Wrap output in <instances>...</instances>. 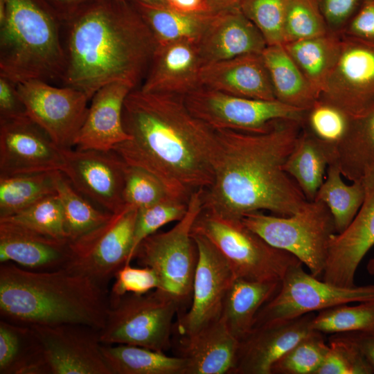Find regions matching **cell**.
Returning a JSON list of instances; mask_svg holds the SVG:
<instances>
[{"instance_id": "cell-1", "label": "cell", "mask_w": 374, "mask_h": 374, "mask_svg": "<svg viewBox=\"0 0 374 374\" xmlns=\"http://www.w3.org/2000/svg\"><path fill=\"white\" fill-rule=\"evenodd\" d=\"M123 123L130 139L112 150L154 175L171 197L188 202L212 184L216 131L190 111L184 96L134 89L124 103Z\"/></svg>"}, {"instance_id": "cell-2", "label": "cell", "mask_w": 374, "mask_h": 374, "mask_svg": "<svg viewBox=\"0 0 374 374\" xmlns=\"http://www.w3.org/2000/svg\"><path fill=\"white\" fill-rule=\"evenodd\" d=\"M301 128L297 121L280 119L263 132L215 130L214 177L203 192L202 209L240 220L261 211H300L308 200L284 164Z\"/></svg>"}, {"instance_id": "cell-3", "label": "cell", "mask_w": 374, "mask_h": 374, "mask_svg": "<svg viewBox=\"0 0 374 374\" xmlns=\"http://www.w3.org/2000/svg\"><path fill=\"white\" fill-rule=\"evenodd\" d=\"M66 68L62 84L91 99L106 84L139 87L157 42L130 1L90 0L63 23Z\"/></svg>"}, {"instance_id": "cell-4", "label": "cell", "mask_w": 374, "mask_h": 374, "mask_svg": "<svg viewBox=\"0 0 374 374\" xmlns=\"http://www.w3.org/2000/svg\"><path fill=\"white\" fill-rule=\"evenodd\" d=\"M109 301L105 286L65 267L35 271L1 263L2 319L28 326L72 323L100 330Z\"/></svg>"}, {"instance_id": "cell-5", "label": "cell", "mask_w": 374, "mask_h": 374, "mask_svg": "<svg viewBox=\"0 0 374 374\" xmlns=\"http://www.w3.org/2000/svg\"><path fill=\"white\" fill-rule=\"evenodd\" d=\"M63 21L46 0H0V76L15 83L62 80Z\"/></svg>"}, {"instance_id": "cell-6", "label": "cell", "mask_w": 374, "mask_h": 374, "mask_svg": "<svg viewBox=\"0 0 374 374\" xmlns=\"http://www.w3.org/2000/svg\"><path fill=\"white\" fill-rule=\"evenodd\" d=\"M192 233L204 236L214 245L235 278L281 281L291 267L301 262L292 253L268 244L240 219L202 209Z\"/></svg>"}, {"instance_id": "cell-7", "label": "cell", "mask_w": 374, "mask_h": 374, "mask_svg": "<svg viewBox=\"0 0 374 374\" xmlns=\"http://www.w3.org/2000/svg\"><path fill=\"white\" fill-rule=\"evenodd\" d=\"M241 220L270 245L296 256L312 275L322 276L330 240L337 233L332 215L323 203L308 201L290 215L253 212Z\"/></svg>"}, {"instance_id": "cell-8", "label": "cell", "mask_w": 374, "mask_h": 374, "mask_svg": "<svg viewBox=\"0 0 374 374\" xmlns=\"http://www.w3.org/2000/svg\"><path fill=\"white\" fill-rule=\"evenodd\" d=\"M204 190L199 189L190 195L186 213L172 229L145 238L134 254L133 260L139 266L148 267L155 272L158 289L172 297L179 306L192 297L197 262L192 230L202 211Z\"/></svg>"}, {"instance_id": "cell-9", "label": "cell", "mask_w": 374, "mask_h": 374, "mask_svg": "<svg viewBox=\"0 0 374 374\" xmlns=\"http://www.w3.org/2000/svg\"><path fill=\"white\" fill-rule=\"evenodd\" d=\"M179 308L159 289L109 297L100 340L106 345H134L165 353L170 348L172 321Z\"/></svg>"}, {"instance_id": "cell-10", "label": "cell", "mask_w": 374, "mask_h": 374, "mask_svg": "<svg viewBox=\"0 0 374 374\" xmlns=\"http://www.w3.org/2000/svg\"><path fill=\"white\" fill-rule=\"evenodd\" d=\"M370 300H374V285H335L305 272L301 262L287 270L278 292L257 313L253 328L340 304Z\"/></svg>"}, {"instance_id": "cell-11", "label": "cell", "mask_w": 374, "mask_h": 374, "mask_svg": "<svg viewBox=\"0 0 374 374\" xmlns=\"http://www.w3.org/2000/svg\"><path fill=\"white\" fill-rule=\"evenodd\" d=\"M137 211L125 205L99 226L69 241V258L64 267L105 286L121 267L131 263Z\"/></svg>"}, {"instance_id": "cell-12", "label": "cell", "mask_w": 374, "mask_h": 374, "mask_svg": "<svg viewBox=\"0 0 374 374\" xmlns=\"http://www.w3.org/2000/svg\"><path fill=\"white\" fill-rule=\"evenodd\" d=\"M184 100L190 111L214 130L259 132L280 119L302 124L305 112L277 100L235 96L204 87L184 96Z\"/></svg>"}, {"instance_id": "cell-13", "label": "cell", "mask_w": 374, "mask_h": 374, "mask_svg": "<svg viewBox=\"0 0 374 374\" xmlns=\"http://www.w3.org/2000/svg\"><path fill=\"white\" fill-rule=\"evenodd\" d=\"M27 116L60 148L75 146L90 100L78 89L57 87L39 80L17 84Z\"/></svg>"}, {"instance_id": "cell-14", "label": "cell", "mask_w": 374, "mask_h": 374, "mask_svg": "<svg viewBox=\"0 0 374 374\" xmlns=\"http://www.w3.org/2000/svg\"><path fill=\"white\" fill-rule=\"evenodd\" d=\"M197 249L192 303L178 320L181 337L190 335L221 318L227 292L235 276L229 264L204 236L192 233Z\"/></svg>"}, {"instance_id": "cell-15", "label": "cell", "mask_w": 374, "mask_h": 374, "mask_svg": "<svg viewBox=\"0 0 374 374\" xmlns=\"http://www.w3.org/2000/svg\"><path fill=\"white\" fill-rule=\"evenodd\" d=\"M60 150L64 160L62 172L79 193L110 213L125 206L123 193L127 165L115 152Z\"/></svg>"}, {"instance_id": "cell-16", "label": "cell", "mask_w": 374, "mask_h": 374, "mask_svg": "<svg viewBox=\"0 0 374 374\" xmlns=\"http://www.w3.org/2000/svg\"><path fill=\"white\" fill-rule=\"evenodd\" d=\"M341 37L339 58L319 98L355 117L374 107V44Z\"/></svg>"}, {"instance_id": "cell-17", "label": "cell", "mask_w": 374, "mask_h": 374, "mask_svg": "<svg viewBox=\"0 0 374 374\" xmlns=\"http://www.w3.org/2000/svg\"><path fill=\"white\" fill-rule=\"evenodd\" d=\"M50 374H112L99 330L80 324L31 326Z\"/></svg>"}, {"instance_id": "cell-18", "label": "cell", "mask_w": 374, "mask_h": 374, "mask_svg": "<svg viewBox=\"0 0 374 374\" xmlns=\"http://www.w3.org/2000/svg\"><path fill=\"white\" fill-rule=\"evenodd\" d=\"M60 148L27 115L0 121V176L62 171Z\"/></svg>"}, {"instance_id": "cell-19", "label": "cell", "mask_w": 374, "mask_h": 374, "mask_svg": "<svg viewBox=\"0 0 374 374\" xmlns=\"http://www.w3.org/2000/svg\"><path fill=\"white\" fill-rule=\"evenodd\" d=\"M362 181L365 189L363 204L350 225L332 236L322 275L323 281L343 287L355 286L356 270L374 246V169Z\"/></svg>"}, {"instance_id": "cell-20", "label": "cell", "mask_w": 374, "mask_h": 374, "mask_svg": "<svg viewBox=\"0 0 374 374\" xmlns=\"http://www.w3.org/2000/svg\"><path fill=\"white\" fill-rule=\"evenodd\" d=\"M314 312L255 327L240 341L232 374H271L273 364L313 330Z\"/></svg>"}, {"instance_id": "cell-21", "label": "cell", "mask_w": 374, "mask_h": 374, "mask_svg": "<svg viewBox=\"0 0 374 374\" xmlns=\"http://www.w3.org/2000/svg\"><path fill=\"white\" fill-rule=\"evenodd\" d=\"M203 66L197 44L186 40L158 44L142 91L186 96L201 87Z\"/></svg>"}, {"instance_id": "cell-22", "label": "cell", "mask_w": 374, "mask_h": 374, "mask_svg": "<svg viewBox=\"0 0 374 374\" xmlns=\"http://www.w3.org/2000/svg\"><path fill=\"white\" fill-rule=\"evenodd\" d=\"M197 45L203 65L262 53L267 46L259 30L239 6L216 12Z\"/></svg>"}, {"instance_id": "cell-23", "label": "cell", "mask_w": 374, "mask_h": 374, "mask_svg": "<svg viewBox=\"0 0 374 374\" xmlns=\"http://www.w3.org/2000/svg\"><path fill=\"white\" fill-rule=\"evenodd\" d=\"M134 89L126 82H116L94 93L75 148L108 152L130 139L123 127V109L127 95Z\"/></svg>"}, {"instance_id": "cell-24", "label": "cell", "mask_w": 374, "mask_h": 374, "mask_svg": "<svg viewBox=\"0 0 374 374\" xmlns=\"http://www.w3.org/2000/svg\"><path fill=\"white\" fill-rule=\"evenodd\" d=\"M69 255V240L0 220L1 263L12 262L30 270H51L65 266Z\"/></svg>"}, {"instance_id": "cell-25", "label": "cell", "mask_w": 374, "mask_h": 374, "mask_svg": "<svg viewBox=\"0 0 374 374\" xmlns=\"http://www.w3.org/2000/svg\"><path fill=\"white\" fill-rule=\"evenodd\" d=\"M201 87L227 94L260 100H276L262 53H251L204 64Z\"/></svg>"}, {"instance_id": "cell-26", "label": "cell", "mask_w": 374, "mask_h": 374, "mask_svg": "<svg viewBox=\"0 0 374 374\" xmlns=\"http://www.w3.org/2000/svg\"><path fill=\"white\" fill-rule=\"evenodd\" d=\"M181 338L186 374H232L240 341L222 318Z\"/></svg>"}, {"instance_id": "cell-27", "label": "cell", "mask_w": 374, "mask_h": 374, "mask_svg": "<svg viewBox=\"0 0 374 374\" xmlns=\"http://www.w3.org/2000/svg\"><path fill=\"white\" fill-rule=\"evenodd\" d=\"M279 280H253L235 278L226 295L221 318L240 341L253 328L259 310L280 289Z\"/></svg>"}, {"instance_id": "cell-28", "label": "cell", "mask_w": 374, "mask_h": 374, "mask_svg": "<svg viewBox=\"0 0 374 374\" xmlns=\"http://www.w3.org/2000/svg\"><path fill=\"white\" fill-rule=\"evenodd\" d=\"M337 159V149L301 128L284 164V170L308 201H313L329 165Z\"/></svg>"}, {"instance_id": "cell-29", "label": "cell", "mask_w": 374, "mask_h": 374, "mask_svg": "<svg viewBox=\"0 0 374 374\" xmlns=\"http://www.w3.org/2000/svg\"><path fill=\"white\" fill-rule=\"evenodd\" d=\"M276 100L294 108L306 110L319 98L283 44L268 45L262 53Z\"/></svg>"}, {"instance_id": "cell-30", "label": "cell", "mask_w": 374, "mask_h": 374, "mask_svg": "<svg viewBox=\"0 0 374 374\" xmlns=\"http://www.w3.org/2000/svg\"><path fill=\"white\" fill-rule=\"evenodd\" d=\"M151 30L157 45L179 40L198 44L211 14L181 12L157 2L130 1Z\"/></svg>"}, {"instance_id": "cell-31", "label": "cell", "mask_w": 374, "mask_h": 374, "mask_svg": "<svg viewBox=\"0 0 374 374\" xmlns=\"http://www.w3.org/2000/svg\"><path fill=\"white\" fill-rule=\"evenodd\" d=\"M0 373L50 374L40 344L30 326L1 319Z\"/></svg>"}, {"instance_id": "cell-32", "label": "cell", "mask_w": 374, "mask_h": 374, "mask_svg": "<svg viewBox=\"0 0 374 374\" xmlns=\"http://www.w3.org/2000/svg\"><path fill=\"white\" fill-rule=\"evenodd\" d=\"M308 81L321 92L339 58L342 37L330 33L283 44Z\"/></svg>"}, {"instance_id": "cell-33", "label": "cell", "mask_w": 374, "mask_h": 374, "mask_svg": "<svg viewBox=\"0 0 374 374\" xmlns=\"http://www.w3.org/2000/svg\"><path fill=\"white\" fill-rule=\"evenodd\" d=\"M336 161L343 177L362 180L374 169V107L352 117L346 135L337 148Z\"/></svg>"}, {"instance_id": "cell-34", "label": "cell", "mask_w": 374, "mask_h": 374, "mask_svg": "<svg viewBox=\"0 0 374 374\" xmlns=\"http://www.w3.org/2000/svg\"><path fill=\"white\" fill-rule=\"evenodd\" d=\"M101 350L112 374H186L181 356L128 344H102Z\"/></svg>"}, {"instance_id": "cell-35", "label": "cell", "mask_w": 374, "mask_h": 374, "mask_svg": "<svg viewBox=\"0 0 374 374\" xmlns=\"http://www.w3.org/2000/svg\"><path fill=\"white\" fill-rule=\"evenodd\" d=\"M336 161L331 163L314 200L323 203L331 213L336 233L344 231L359 211L365 197L362 180L347 184Z\"/></svg>"}, {"instance_id": "cell-36", "label": "cell", "mask_w": 374, "mask_h": 374, "mask_svg": "<svg viewBox=\"0 0 374 374\" xmlns=\"http://www.w3.org/2000/svg\"><path fill=\"white\" fill-rule=\"evenodd\" d=\"M55 188L61 202L64 230L69 241L92 231L107 221L110 213L89 200L71 184L60 170L53 172Z\"/></svg>"}, {"instance_id": "cell-37", "label": "cell", "mask_w": 374, "mask_h": 374, "mask_svg": "<svg viewBox=\"0 0 374 374\" xmlns=\"http://www.w3.org/2000/svg\"><path fill=\"white\" fill-rule=\"evenodd\" d=\"M53 172L0 176V218L12 216L56 194Z\"/></svg>"}, {"instance_id": "cell-38", "label": "cell", "mask_w": 374, "mask_h": 374, "mask_svg": "<svg viewBox=\"0 0 374 374\" xmlns=\"http://www.w3.org/2000/svg\"><path fill=\"white\" fill-rule=\"evenodd\" d=\"M335 305L318 312L311 323L312 330L337 334L362 332L374 335V300Z\"/></svg>"}, {"instance_id": "cell-39", "label": "cell", "mask_w": 374, "mask_h": 374, "mask_svg": "<svg viewBox=\"0 0 374 374\" xmlns=\"http://www.w3.org/2000/svg\"><path fill=\"white\" fill-rule=\"evenodd\" d=\"M351 119L339 107L319 98L305 110L301 125L312 136L337 149L347 134Z\"/></svg>"}, {"instance_id": "cell-40", "label": "cell", "mask_w": 374, "mask_h": 374, "mask_svg": "<svg viewBox=\"0 0 374 374\" xmlns=\"http://www.w3.org/2000/svg\"><path fill=\"white\" fill-rule=\"evenodd\" d=\"M328 348L323 333L313 330L273 364L271 374H316Z\"/></svg>"}, {"instance_id": "cell-41", "label": "cell", "mask_w": 374, "mask_h": 374, "mask_svg": "<svg viewBox=\"0 0 374 374\" xmlns=\"http://www.w3.org/2000/svg\"><path fill=\"white\" fill-rule=\"evenodd\" d=\"M0 220L17 223L57 239L68 240L64 230L63 208L57 193L38 201L12 216Z\"/></svg>"}, {"instance_id": "cell-42", "label": "cell", "mask_w": 374, "mask_h": 374, "mask_svg": "<svg viewBox=\"0 0 374 374\" xmlns=\"http://www.w3.org/2000/svg\"><path fill=\"white\" fill-rule=\"evenodd\" d=\"M328 33L327 24L314 0L289 1L283 25V44Z\"/></svg>"}, {"instance_id": "cell-43", "label": "cell", "mask_w": 374, "mask_h": 374, "mask_svg": "<svg viewBox=\"0 0 374 374\" xmlns=\"http://www.w3.org/2000/svg\"><path fill=\"white\" fill-rule=\"evenodd\" d=\"M188 209V202L168 197L157 203L138 209L134 230L130 262L139 244L163 226L181 220Z\"/></svg>"}, {"instance_id": "cell-44", "label": "cell", "mask_w": 374, "mask_h": 374, "mask_svg": "<svg viewBox=\"0 0 374 374\" xmlns=\"http://www.w3.org/2000/svg\"><path fill=\"white\" fill-rule=\"evenodd\" d=\"M290 0H242L239 7L268 45L283 44V25Z\"/></svg>"}, {"instance_id": "cell-45", "label": "cell", "mask_w": 374, "mask_h": 374, "mask_svg": "<svg viewBox=\"0 0 374 374\" xmlns=\"http://www.w3.org/2000/svg\"><path fill=\"white\" fill-rule=\"evenodd\" d=\"M123 197L125 205L139 209L171 196L154 175L141 168L127 165Z\"/></svg>"}, {"instance_id": "cell-46", "label": "cell", "mask_w": 374, "mask_h": 374, "mask_svg": "<svg viewBox=\"0 0 374 374\" xmlns=\"http://www.w3.org/2000/svg\"><path fill=\"white\" fill-rule=\"evenodd\" d=\"M329 348L316 374H373L367 361L349 341L333 334Z\"/></svg>"}, {"instance_id": "cell-47", "label": "cell", "mask_w": 374, "mask_h": 374, "mask_svg": "<svg viewBox=\"0 0 374 374\" xmlns=\"http://www.w3.org/2000/svg\"><path fill=\"white\" fill-rule=\"evenodd\" d=\"M109 297L126 294H143L158 289L159 283L155 272L148 267H132L126 264L115 274Z\"/></svg>"}, {"instance_id": "cell-48", "label": "cell", "mask_w": 374, "mask_h": 374, "mask_svg": "<svg viewBox=\"0 0 374 374\" xmlns=\"http://www.w3.org/2000/svg\"><path fill=\"white\" fill-rule=\"evenodd\" d=\"M330 33L341 36L365 0H314Z\"/></svg>"}, {"instance_id": "cell-49", "label": "cell", "mask_w": 374, "mask_h": 374, "mask_svg": "<svg viewBox=\"0 0 374 374\" xmlns=\"http://www.w3.org/2000/svg\"><path fill=\"white\" fill-rule=\"evenodd\" d=\"M341 36L374 44V0H365Z\"/></svg>"}, {"instance_id": "cell-50", "label": "cell", "mask_w": 374, "mask_h": 374, "mask_svg": "<svg viewBox=\"0 0 374 374\" xmlns=\"http://www.w3.org/2000/svg\"><path fill=\"white\" fill-rule=\"evenodd\" d=\"M26 115V109L18 93L17 83L0 76V121Z\"/></svg>"}, {"instance_id": "cell-51", "label": "cell", "mask_w": 374, "mask_h": 374, "mask_svg": "<svg viewBox=\"0 0 374 374\" xmlns=\"http://www.w3.org/2000/svg\"><path fill=\"white\" fill-rule=\"evenodd\" d=\"M127 1H148L164 4L175 10L195 14H208L214 11L212 0H122Z\"/></svg>"}, {"instance_id": "cell-52", "label": "cell", "mask_w": 374, "mask_h": 374, "mask_svg": "<svg viewBox=\"0 0 374 374\" xmlns=\"http://www.w3.org/2000/svg\"><path fill=\"white\" fill-rule=\"evenodd\" d=\"M354 344L368 363L374 373V335L362 332L337 333Z\"/></svg>"}, {"instance_id": "cell-53", "label": "cell", "mask_w": 374, "mask_h": 374, "mask_svg": "<svg viewBox=\"0 0 374 374\" xmlns=\"http://www.w3.org/2000/svg\"><path fill=\"white\" fill-rule=\"evenodd\" d=\"M63 23L90 0H46Z\"/></svg>"}, {"instance_id": "cell-54", "label": "cell", "mask_w": 374, "mask_h": 374, "mask_svg": "<svg viewBox=\"0 0 374 374\" xmlns=\"http://www.w3.org/2000/svg\"><path fill=\"white\" fill-rule=\"evenodd\" d=\"M215 6L220 10H224L239 6L242 0H212Z\"/></svg>"}, {"instance_id": "cell-55", "label": "cell", "mask_w": 374, "mask_h": 374, "mask_svg": "<svg viewBox=\"0 0 374 374\" xmlns=\"http://www.w3.org/2000/svg\"><path fill=\"white\" fill-rule=\"evenodd\" d=\"M366 269L369 274L374 276V256L368 262Z\"/></svg>"}]
</instances>
